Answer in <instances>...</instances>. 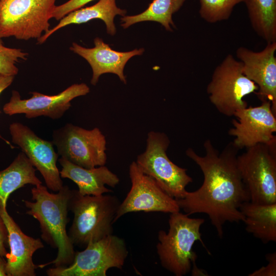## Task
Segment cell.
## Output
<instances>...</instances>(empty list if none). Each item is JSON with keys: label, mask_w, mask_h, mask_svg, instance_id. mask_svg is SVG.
<instances>
[{"label": "cell", "mask_w": 276, "mask_h": 276, "mask_svg": "<svg viewBox=\"0 0 276 276\" xmlns=\"http://www.w3.org/2000/svg\"><path fill=\"white\" fill-rule=\"evenodd\" d=\"M204 156L192 148L186 154L201 169L203 175L201 186L193 192L187 191L185 196L176 199L188 215L206 214L218 236L223 235V226L227 222L243 221L239 210L241 205L250 200L237 165L239 149L233 142L219 152L210 139L203 143Z\"/></svg>", "instance_id": "1"}, {"label": "cell", "mask_w": 276, "mask_h": 276, "mask_svg": "<svg viewBox=\"0 0 276 276\" xmlns=\"http://www.w3.org/2000/svg\"><path fill=\"white\" fill-rule=\"evenodd\" d=\"M31 191L33 201L22 200L28 209L26 214L39 222L42 240L58 249L54 260L38 265V268H42L50 264H54L55 267L70 265L75 254L74 245L66 231L70 221L68 214L72 190L67 186H63L56 193H50L47 187L40 184Z\"/></svg>", "instance_id": "2"}, {"label": "cell", "mask_w": 276, "mask_h": 276, "mask_svg": "<svg viewBox=\"0 0 276 276\" xmlns=\"http://www.w3.org/2000/svg\"><path fill=\"white\" fill-rule=\"evenodd\" d=\"M205 222L203 218H192L180 211L171 213L169 228L167 233H158L157 254L161 265L175 276H183L192 271L193 275H205V271L196 266V254L192 250L199 241L208 252L201 238L200 227Z\"/></svg>", "instance_id": "3"}, {"label": "cell", "mask_w": 276, "mask_h": 276, "mask_svg": "<svg viewBox=\"0 0 276 276\" xmlns=\"http://www.w3.org/2000/svg\"><path fill=\"white\" fill-rule=\"evenodd\" d=\"M120 203L114 195H82L78 190H72L69 210L74 218L67 234L73 245L85 247L113 234L112 224Z\"/></svg>", "instance_id": "4"}, {"label": "cell", "mask_w": 276, "mask_h": 276, "mask_svg": "<svg viewBox=\"0 0 276 276\" xmlns=\"http://www.w3.org/2000/svg\"><path fill=\"white\" fill-rule=\"evenodd\" d=\"M237 165L250 201L276 203V140L258 144L237 156Z\"/></svg>", "instance_id": "5"}, {"label": "cell", "mask_w": 276, "mask_h": 276, "mask_svg": "<svg viewBox=\"0 0 276 276\" xmlns=\"http://www.w3.org/2000/svg\"><path fill=\"white\" fill-rule=\"evenodd\" d=\"M57 0H0V37L28 40L50 29Z\"/></svg>", "instance_id": "6"}, {"label": "cell", "mask_w": 276, "mask_h": 276, "mask_svg": "<svg viewBox=\"0 0 276 276\" xmlns=\"http://www.w3.org/2000/svg\"><path fill=\"white\" fill-rule=\"evenodd\" d=\"M170 143L165 133L149 132L146 149L137 156L135 163L141 171L154 179L167 194L178 199L185 196L186 188L193 179L186 169L178 166L168 157L167 151Z\"/></svg>", "instance_id": "7"}, {"label": "cell", "mask_w": 276, "mask_h": 276, "mask_svg": "<svg viewBox=\"0 0 276 276\" xmlns=\"http://www.w3.org/2000/svg\"><path fill=\"white\" fill-rule=\"evenodd\" d=\"M258 89L243 73L241 62L229 54L214 70L206 91L216 109L232 117L237 110L247 106L244 98Z\"/></svg>", "instance_id": "8"}, {"label": "cell", "mask_w": 276, "mask_h": 276, "mask_svg": "<svg viewBox=\"0 0 276 276\" xmlns=\"http://www.w3.org/2000/svg\"><path fill=\"white\" fill-rule=\"evenodd\" d=\"M128 255L124 240L112 234L75 251L70 265L50 268L46 273L49 276H106L111 268L122 269Z\"/></svg>", "instance_id": "9"}, {"label": "cell", "mask_w": 276, "mask_h": 276, "mask_svg": "<svg viewBox=\"0 0 276 276\" xmlns=\"http://www.w3.org/2000/svg\"><path fill=\"white\" fill-rule=\"evenodd\" d=\"M52 142L57 153L69 162L90 169L106 163V141L100 129H86L66 123L54 130Z\"/></svg>", "instance_id": "10"}, {"label": "cell", "mask_w": 276, "mask_h": 276, "mask_svg": "<svg viewBox=\"0 0 276 276\" xmlns=\"http://www.w3.org/2000/svg\"><path fill=\"white\" fill-rule=\"evenodd\" d=\"M131 182L130 191L121 202L114 223L124 215L132 212H162L180 211L177 201L167 194L150 176L143 173L135 162L129 166Z\"/></svg>", "instance_id": "11"}, {"label": "cell", "mask_w": 276, "mask_h": 276, "mask_svg": "<svg viewBox=\"0 0 276 276\" xmlns=\"http://www.w3.org/2000/svg\"><path fill=\"white\" fill-rule=\"evenodd\" d=\"M12 142L18 146L43 177L47 187L57 192L64 186L57 166L59 155L52 141L38 136L28 126L19 122L9 126Z\"/></svg>", "instance_id": "12"}, {"label": "cell", "mask_w": 276, "mask_h": 276, "mask_svg": "<svg viewBox=\"0 0 276 276\" xmlns=\"http://www.w3.org/2000/svg\"><path fill=\"white\" fill-rule=\"evenodd\" d=\"M89 87L84 83L74 84L55 95H45L32 91V97L21 99L18 91L13 90L8 102L3 107L8 115L24 114L27 119L45 116L52 119H60L71 106L74 99L87 95Z\"/></svg>", "instance_id": "13"}, {"label": "cell", "mask_w": 276, "mask_h": 276, "mask_svg": "<svg viewBox=\"0 0 276 276\" xmlns=\"http://www.w3.org/2000/svg\"><path fill=\"white\" fill-rule=\"evenodd\" d=\"M234 116L237 119L232 120L233 127L228 134L234 137L233 142L239 150L276 140V114L270 102L263 101L259 106L238 109Z\"/></svg>", "instance_id": "14"}, {"label": "cell", "mask_w": 276, "mask_h": 276, "mask_svg": "<svg viewBox=\"0 0 276 276\" xmlns=\"http://www.w3.org/2000/svg\"><path fill=\"white\" fill-rule=\"evenodd\" d=\"M276 41L267 42L261 51L255 52L240 47L236 51L244 74L258 86L255 93L261 101L271 104L276 114Z\"/></svg>", "instance_id": "15"}, {"label": "cell", "mask_w": 276, "mask_h": 276, "mask_svg": "<svg viewBox=\"0 0 276 276\" xmlns=\"http://www.w3.org/2000/svg\"><path fill=\"white\" fill-rule=\"evenodd\" d=\"M0 216L8 231L10 252L7 255V276H35L38 265L34 263L33 255L44 247L40 238L25 234L7 212L0 205Z\"/></svg>", "instance_id": "16"}, {"label": "cell", "mask_w": 276, "mask_h": 276, "mask_svg": "<svg viewBox=\"0 0 276 276\" xmlns=\"http://www.w3.org/2000/svg\"><path fill=\"white\" fill-rule=\"evenodd\" d=\"M94 48H86L73 42L70 48L72 52L83 57L90 65L93 71L90 83L96 85L101 75L112 73L126 84V78L124 74V67L131 57L142 55L144 49L123 52L116 51L99 37L94 39Z\"/></svg>", "instance_id": "17"}, {"label": "cell", "mask_w": 276, "mask_h": 276, "mask_svg": "<svg viewBox=\"0 0 276 276\" xmlns=\"http://www.w3.org/2000/svg\"><path fill=\"white\" fill-rule=\"evenodd\" d=\"M61 178H68L78 186V192L82 195L99 196L112 191L105 185L114 188L120 182L119 177L104 166L85 168L60 157Z\"/></svg>", "instance_id": "18"}, {"label": "cell", "mask_w": 276, "mask_h": 276, "mask_svg": "<svg viewBox=\"0 0 276 276\" xmlns=\"http://www.w3.org/2000/svg\"><path fill=\"white\" fill-rule=\"evenodd\" d=\"M126 11L118 8L116 0H99L95 5L74 10L59 20V23L44 33L37 39L39 44L43 43L48 38L58 30L66 26L79 25L89 21L99 19L105 23L108 34L114 35L116 28L114 18L117 15L125 16Z\"/></svg>", "instance_id": "19"}, {"label": "cell", "mask_w": 276, "mask_h": 276, "mask_svg": "<svg viewBox=\"0 0 276 276\" xmlns=\"http://www.w3.org/2000/svg\"><path fill=\"white\" fill-rule=\"evenodd\" d=\"M239 210L248 233L264 243L276 241V203L262 204L248 201Z\"/></svg>", "instance_id": "20"}, {"label": "cell", "mask_w": 276, "mask_h": 276, "mask_svg": "<svg viewBox=\"0 0 276 276\" xmlns=\"http://www.w3.org/2000/svg\"><path fill=\"white\" fill-rule=\"evenodd\" d=\"M35 172L25 154L19 153L8 167L0 171V205L7 208L10 194L25 185L42 184Z\"/></svg>", "instance_id": "21"}, {"label": "cell", "mask_w": 276, "mask_h": 276, "mask_svg": "<svg viewBox=\"0 0 276 276\" xmlns=\"http://www.w3.org/2000/svg\"><path fill=\"white\" fill-rule=\"evenodd\" d=\"M252 28L266 42L276 41V0H244Z\"/></svg>", "instance_id": "22"}, {"label": "cell", "mask_w": 276, "mask_h": 276, "mask_svg": "<svg viewBox=\"0 0 276 276\" xmlns=\"http://www.w3.org/2000/svg\"><path fill=\"white\" fill-rule=\"evenodd\" d=\"M185 0H153L143 12L132 16H124L121 18V26L127 28L141 21H153L160 24L168 31H172L175 25L172 20V15L178 11Z\"/></svg>", "instance_id": "23"}, {"label": "cell", "mask_w": 276, "mask_h": 276, "mask_svg": "<svg viewBox=\"0 0 276 276\" xmlns=\"http://www.w3.org/2000/svg\"><path fill=\"white\" fill-rule=\"evenodd\" d=\"M244 0H199L200 17L214 24L228 19L234 7Z\"/></svg>", "instance_id": "24"}, {"label": "cell", "mask_w": 276, "mask_h": 276, "mask_svg": "<svg viewBox=\"0 0 276 276\" xmlns=\"http://www.w3.org/2000/svg\"><path fill=\"white\" fill-rule=\"evenodd\" d=\"M29 54L20 49L8 48L4 45L0 37V74L15 76L18 73L16 65L20 60H26Z\"/></svg>", "instance_id": "25"}, {"label": "cell", "mask_w": 276, "mask_h": 276, "mask_svg": "<svg viewBox=\"0 0 276 276\" xmlns=\"http://www.w3.org/2000/svg\"><path fill=\"white\" fill-rule=\"evenodd\" d=\"M93 1L94 0H69L60 5L56 6L52 18L59 20L69 13L82 8Z\"/></svg>", "instance_id": "26"}, {"label": "cell", "mask_w": 276, "mask_h": 276, "mask_svg": "<svg viewBox=\"0 0 276 276\" xmlns=\"http://www.w3.org/2000/svg\"><path fill=\"white\" fill-rule=\"evenodd\" d=\"M268 264L248 274L249 276H275L276 275V253H268L266 255Z\"/></svg>", "instance_id": "27"}, {"label": "cell", "mask_w": 276, "mask_h": 276, "mask_svg": "<svg viewBox=\"0 0 276 276\" xmlns=\"http://www.w3.org/2000/svg\"><path fill=\"white\" fill-rule=\"evenodd\" d=\"M8 247V231L3 219L0 216V255L4 258H6L8 253L7 250Z\"/></svg>", "instance_id": "28"}, {"label": "cell", "mask_w": 276, "mask_h": 276, "mask_svg": "<svg viewBox=\"0 0 276 276\" xmlns=\"http://www.w3.org/2000/svg\"><path fill=\"white\" fill-rule=\"evenodd\" d=\"M14 76H5L0 74V95L4 90L11 85L14 80ZM0 138L3 140L7 144L10 145L11 148H13L9 141L3 138L1 135Z\"/></svg>", "instance_id": "29"}, {"label": "cell", "mask_w": 276, "mask_h": 276, "mask_svg": "<svg viewBox=\"0 0 276 276\" xmlns=\"http://www.w3.org/2000/svg\"><path fill=\"white\" fill-rule=\"evenodd\" d=\"M6 267V260L0 255V276H7Z\"/></svg>", "instance_id": "30"}]
</instances>
